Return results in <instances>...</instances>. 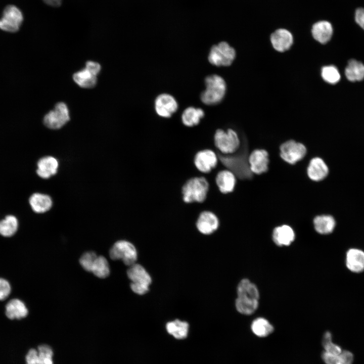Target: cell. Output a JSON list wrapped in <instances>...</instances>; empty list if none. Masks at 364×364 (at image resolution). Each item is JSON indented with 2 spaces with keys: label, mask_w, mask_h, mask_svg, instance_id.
Instances as JSON below:
<instances>
[{
  "label": "cell",
  "mask_w": 364,
  "mask_h": 364,
  "mask_svg": "<svg viewBox=\"0 0 364 364\" xmlns=\"http://www.w3.org/2000/svg\"><path fill=\"white\" fill-rule=\"evenodd\" d=\"M314 230L321 235H328L333 232L336 221L330 215H317L312 220Z\"/></svg>",
  "instance_id": "d4e9b609"
},
{
  "label": "cell",
  "mask_w": 364,
  "mask_h": 364,
  "mask_svg": "<svg viewBox=\"0 0 364 364\" xmlns=\"http://www.w3.org/2000/svg\"><path fill=\"white\" fill-rule=\"evenodd\" d=\"M5 315L10 320H20L26 317L28 309L23 301L18 298L10 300L5 305Z\"/></svg>",
  "instance_id": "7402d4cb"
},
{
  "label": "cell",
  "mask_w": 364,
  "mask_h": 364,
  "mask_svg": "<svg viewBox=\"0 0 364 364\" xmlns=\"http://www.w3.org/2000/svg\"><path fill=\"white\" fill-rule=\"evenodd\" d=\"M204 114L203 110L201 108L189 107L182 113V122L186 126H194L199 124L200 119L204 117Z\"/></svg>",
  "instance_id": "83f0119b"
},
{
  "label": "cell",
  "mask_w": 364,
  "mask_h": 364,
  "mask_svg": "<svg viewBox=\"0 0 364 364\" xmlns=\"http://www.w3.org/2000/svg\"><path fill=\"white\" fill-rule=\"evenodd\" d=\"M218 158L216 153L211 149L206 148L197 151L193 158L196 169L201 173L209 174L218 165Z\"/></svg>",
  "instance_id": "9c48e42d"
},
{
  "label": "cell",
  "mask_w": 364,
  "mask_h": 364,
  "mask_svg": "<svg viewBox=\"0 0 364 364\" xmlns=\"http://www.w3.org/2000/svg\"><path fill=\"white\" fill-rule=\"evenodd\" d=\"M307 154L306 147L294 140H289L279 146V156L286 163L295 165L302 160Z\"/></svg>",
  "instance_id": "5b68a950"
},
{
  "label": "cell",
  "mask_w": 364,
  "mask_h": 364,
  "mask_svg": "<svg viewBox=\"0 0 364 364\" xmlns=\"http://www.w3.org/2000/svg\"><path fill=\"white\" fill-rule=\"evenodd\" d=\"M29 202L32 210L38 213L48 211L53 205L52 200L49 195L37 193L30 196Z\"/></svg>",
  "instance_id": "484cf974"
},
{
  "label": "cell",
  "mask_w": 364,
  "mask_h": 364,
  "mask_svg": "<svg viewBox=\"0 0 364 364\" xmlns=\"http://www.w3.org/2000/svg\"><path fill=\"white\" fill-rule=\"evenodd\" d=\"M323 345L325 349L324 351L333 354L338 355L342 351L339 345L333 342L332 334L329 331L324 334Z\"/></svg>",
  "instance_id": "d590c367"
},
{
  "label": "cell",
  "mask_w": 364,
  "mask_h": 364,
  "mask_svg": "<svg viewBox=\"0 0 364 364\" xmlns=\"http://www.w3.org/2000/svg\"><path fill=\"white\" fill-rule=\"evenodd\" d=\"M37 165L38 175L42 178H49L57 173L59 163L55 157L46 156L40 159Z\"/></svg>",
  "instance_id": "cb8c5ba5"
},
{
  "label": "cell",
  "mask_w": 364,
  "mask_h": 364,
  "mask_svg": "<svg viewBox=\"0 0 364 364\" xmlns=\"http://www.w3.org/2000/svg\"><path fill=\"white\" fill-rule=\"evenodd\" d=\"M345 264L348 270L354 273L364 271V251L358 248H350L346 253Z\"/></svg>",
  "instance_id": "44dd1931"
},
{
  "label": "cell",
  "mask_w": 364,
  "mask_h": 364,
  "mask_svg": "<svg viewBox=\"0 0 364 364\" xmlns=\"http://www.w3.org/2000/svg\"><path fill=\"white\" fill-rule=\"evenodd\" d=\"M189 324L187 322L175 320L166 324L167 332L177 339H183L187 337L189 332Z\"/></svg>",
  "instance_id": "f546056e"
},
{
  "label": "cell",
  "mask_w": 364,
  "mask_h": 364,
  "mask_svg": "<svg viewBox=\"0 0 364 364\" xmlns=\"http://www.w3.org/2000/svg\"><path fill=\"white\" fill-rule=\"evenodd\" d=\"M270 39L274 49L279 52L288 50L293 43L292 33L284 28L276 30L271 34Z\"/></svg>",
  "instance_id": "d6986e66"
},
{
  "label": "cell",
  "mask_w": 364,
  "mask_h": 364,
  "mask_svg": "<svg viewBox=\"0 0 364 364\" xmlns=\"http://www.w3.org/2000/svg\"><path fill=\"white\" fill-rule=\"evenodd\" d=\"M53 351L47 344L38 346L37 349H30L26 355V364H54Z\"/></svg>",
  "instance_id": "2e32d148"
},
{
  "label": "cell",
  "mask_w": 364,
  "mask_h": 364,
  "mask_svg": "<svg viewBox=\"0 0 364 364\" xmlns=\"http://www.w3.org/2000/svg\"><path fill=\"white\" fill-rule=\"evenodd\" d=\"M345 74L350 81H361L364 79V65L359 61L351 59L345 68Z\"/></svg>",
  "instance_id": "f1b7e54d"
},
{
  "label": "cell",
  "mask_w": 364,
  "mask_h": 364,
  "mask_svg": "<svg viewBox=\"0 0 364 364\" xmlns=\"http://www.w3.org/2000/svg\"><path fill=\"white\" fill-rule=\"evenodd\" d=\"M272 239L278 246H288L295 239V233L293 228L286 224L275 227L272 232Z\"/></svg>",
  "instance_id": "ffe728a7"
},
{
  "label": "cell",
  "mask_w": 364,
  "mask_h": 364,
  "mask_svg": "<svg viewBox=\"0 0 364 364\" xmlns=\"http://www.w3.org/2000/svg\"><path fill=\"white\" fill-rule=\"evenodd\" d=\"M322 356L326 364H341L339 354L335 355L324 351Z\"/></svg>",
  "instance_id": "f35d334b"
},
{
  "label": "cell",
  "mask_w": 364,
  "mask_h": 364,
  "mask_svg": "<svg viewBox=\"0 0 364 364\" xmlns=\"http://www.w3.org/2000/svg\"><path fill=\"white\" fill-rule=\"evenodd\" d=\"M127 275L131 281L130 288L133 292L143 295L149 291L152 279L143 266L138 263L131 265L127 270Z\"/></svg>",
  "instance_id": "8992f818"
},
{
  "label": "cell",
  "mask_w": 364,
  "mask_h": 364,
  "mask_svg": "<svg viewBox=\"0 0 364 364\" xmlns=\"http://www.w3.org/2000/svg\"><path fill=\"white\" fill-rule=\"evenodd\" d=\"M321 76L327 82L334 84L340 79V74L338 69L334 65L326 66L321 70Z\"/></svg>",
  "instance_id": "e575fe53"
},
{
  "label": "cell",
  "mask_w": 364,
  "mask_h": 364,
  "mask_svg": "<svg viewBox=\"0 0 364 364\" xmlns=\"http://www.w3.org/2000/svg\"><path fill=\"white\" fill-rule=\"evenodd\" d=\"M93 272L99 278H105L110 274V268L106 258L103 256H98L92 269Z\"/></svg>",
  "instance_id": "836d02e7"
},
{
  "label": "cell",
  "mask_w": 364,
  "mask_h": 364,
  "mask_svg": "<svg viewBox=\"0 0 364 364\" xmlns=\"http://www.w3.org/2000/svg\"><path fill=\"white\" fill-rule=\"evenodd\" d=\"M251 329L252 332L259 337H267L274 330L272 325L263 317L254 319L252 322Z\"/></svg>",
  "instance_id": "4dcf8cb0"
},
{
  "label": "cell",
  "mask_w": 364,
  "mask_h": 364,
  "mask_svg": "<svg viewBox=\"0 0 364 364\" xmlns=\"http://www.w3.org/2000/svg\"><path fill=\"white\" fill-rule=\"evenodd\" d=\"M70 120L69 112L63 102L57 103L54 109L47 113L43 118L45 126L52 129H58Z\"/></svg>",
  "instance_id": "8fae6325"
},
{
  "label": "cell",
  "mask_w": 364,
  "mask_h": 364,
  "mask_svg": "<svg viewBox=\"0 0 364 364\" xmlns=\"http://www.w3.org/2000/svg\"><path fill=\"white\" fill-rule=\"evenodd\" d=\"M237 297L258 300L259 290L256 286L247 279H242L237 287Z\"/></svg>",
  "instance_id": "4316f807"
},
{
  "label": "cell",
  "mask_w": 364,
  "mask_h": 364,
  "mask_svg": "<svg viewBox=\"0 0 364 364\" xmlns=\"http://www.w3.org/2000/svg\"><path fill=\"white\" fill-rule=\"evenodd\" d=\"M214 145L217 152L224 155L232 154L240 148L241 141L237 132L232 128L226 131L217 129L214 135Z\"/></svg>",
  "instance_id": "277c9868"
},
{
  "label": "cell",
  "mask_w": 364,
  "mask_h": 364,
  "mask_svg": "<svg viewBox=\"0 0 364 364\" xmlns=\"http://www.w3.org/2000/svg\"><path fill=\"white\" fill-rule=\"evenodd\" d=\"M258 300L237 297L235 306L237 311L241 314L250 315L253 313L258 307Z\"/></svg>",
  "instance_id": "d6a6232c"
},
{
  "label": "cell",
  "mask_w": 364,
  "mask_h": 364,
  "mask_svg": "<svg viewBox=\"0 0 364 364\" xmlns=\"http://www.w3.org/2000/svg\"><path fill=\"white\" fill-rule=\"evenodd\" d=\"M43 1L46 4H47L49 6H51L52 7H59L61 5L62 0H43Z\"/></svg>",
  "instance_id": "b9f144b4"
},
{
  "label": "cell",
  "mask_w": 364,
  "mask_h": 364,
  "mask_svg": "<svg viewBox=\"0 0 364 364\" xmlns=\"http://www.w3.org/2000/svg\"><path fill=\"white\" fill-rule=\"evenodd\" d=\"M18 228L17 218L14 215H7L0 221V235L4 237H11L16 234Z\"/></svg>",
  "instance_id": "1f68e13d"
},
{
  "label": "cell",
  "mask_w": 364,
  "mask_h": 364,
  "mask_svg": "<svg viewBox=\"0 0 364 364\" xmlns=\"http://www.w3.org/2000/svg\"><path fill=\"white\" fill-rule=\"evenodd\" d=\"M11 291L12 287L10 282L6 279L0 278V301L6 300Z\"/></svg>",
  "instance_id": "74e56055"
},
{
  "label": "cell",
  "mask_w": 364,
  "mask_h": 364,
  "mask_svg": "<svg viewBox=\"0 0 364 364\" xmlns=\"http://www.w3.org/2000/svg\"><path fill=\"white\" fill-rule=\"evenodd\" d=\"M101 69L98 63L88 61L86 62L84 68L73 74V79L81 87L92 88L97 84V75Z\"/></svg>",
  "instance_id": "30bf717a"
},
{
  "label": "cell",
  "mask_w": 364,
  "mask_h": 364,
  "mask_svg": "<svg viewBox=\"0 0 364 364\" xmlns=\"http://www.w3.org/2000/svg\"><path fill=\"white\" fill-rule=\"evenodd\" d=\"M109 255L112 260L121 259L125 265L129 266L135 263L138 257L134 246L125 240L115 243L110 250Z\"/></svg>",
  "instance_id": "ba28073f"
},
{
  "label": "cell",
  "mask_w": 364,
  "mask_h": 364,
  "mask_svg": "<svg viewBox=\"0 0 364 364\" xmlns=\"http://www.w3.org/2000/svg\"><path fill=\"white\" fill-rule=\"evenodd\" d=\"M205 83L206 88L201 93V101L207 105H214L221 102L226 90L224 79L218 75L212 74L206 77Z\"/></svg>",
  "instance_id": "3957f363"
},
{
  "label": "cell",
  "mask_w": 364,
  "mask_h": 364,
  "mask_svg": "<svg viewBox=\"0 0 364 364\" xmlns=\"http://www.w3.org/2000/svg\"><path fill=\"white\" fill-rule=\"evenodd\" d=\"M236 57V51L228 42L221 41L210 49L208 59L210 64L216 66L231 65Z\"/></svg>",
  "instance_id": "52a82bcc"
},
{
  "label": "cell",
  "mask_w": 364,
  "mask_h": 364,
  "mask_svg": "<svg viewBox=\"0 0 364 364\" xmlns=\"http://www.w3.org/2000/svg\"><path fill=\"white\" fill-rule=\"evenodd\" d=\"M341 364H352L353 361L352 353L348 350H343L339 354Z\"/></svg>",
  "instance_id": "ab89813d"
},
{
  "label": "cell",
  "mask_w": 364,
  "mask_h": 364,
  "mask_svg": "<svg viewBox=\"0 0 364 364\" xmlns=\"http://www.w3.org/2000/svg\"><path fill=\"white\" fill-rule=\"evenodd\" d=\"M248 161L250 169L254 174H262L268 170L269 153L264 149H255L249 154Z\"/></svg>",
  "instance_id": "4fadbf2b"
},
{
  "label": "cell",
  "mask_w": 364,
  "mask_h": 364,
  "mask_svg": "<svg viewBox=\"0 0 364 364\" xmlns=\"http://www.w3.org/2000/svg\"><path fill=\"white\" fill-rule=\"evenodd\" d=\"M219 223V219L214 212L204 210L199 213L197 218L196 226L200 233L208 235L218 229Z\"/></svg>",
  "instance_id": "5bb4252c"
},
{
  "label": "cell",
  "mask_w": 364,
  "mask_h": 364,
  "mask_svg": "<svg viewBox=\"0 0 364 364\" xmlns=\"http://www.w3.org/2000/svg\"><path fill=\"white\" fill-rule=\"evenodd\" d=\"M23 20L22 13L17 7L7 6L0 19V29L7 32H15L19 29Z\"/></svg>",
  "instance_id": "7c38bea8"
},
{
  "label": "cell",
  "mask_w": 364,
  "mask_h": 364,
  "mask_svg": "<svg viewBox=\"0 0 364 364\" xmlns=\"http://www.w3.org/2000/svg\"><path fill=\"white\" fill-rule=\"evenodd\" d=\"M209 189L210 183L205 176L191 177L181 187L182 200L186 204L203 203L207 199Z\"/></svg>",
  "instance_id": "7a4b0ae2"
},
{
  "label": "cell",
  "mask_w": 364,
  "mask_h": 364,
  "mask_svg": "<svg viewBox=\"0 0 364 364\" xmlns=\"http://www.w3.org/2000/svg\"><path fill=\"white\" fill-rule=\"evenodd\" d=\"M98 255L93 251L84 253L79 259V263L86 271L91 272L94 263Z\"/></svg>",
  "instance_id": "8d00e7d4"
},
{
  "label": "cell",
  "mask_w": 364,
  "mask_h": 364,
  "mask_svg": "<svg viewBox=\"0 0 364 364\" xmlns=\"http://www.w3.org/2000/svg\"><path fill=\"white\" fill-rule=\"evenodd\" d=\"M178 108L175 98L168 94H161L155 101V109L157 114L164 118L170 117Z\"/></svg>",
  "instance_id": "9a60e30c"
},
{
  "label": "cell",
  "mask_w": 364,
  "mask_h": 364,
  "mask_svg": "<svg viewBox=\"0 0 364 364\" xmlns=\"http://www.w3.org/2000/svg\"><path fill=\"white\" fill-rule=\"evenodd\" d=\"M214 182L219 192L226 195L234 191L237 179L232 171L225 169L217 172L214 177Z\"/></svg>",
  "instance_id": "e0dca14e"
},
{
  "label": "cell",
  "mask_w": 364,
  "mask_h": 364,
  "mask_svg": "<svg viewBox=\"0 0 364 364\" xmlns=\"http://www.w3.org/2000/svg\"><path fill=\"white\" fill-rule=\"evenodd\" d=\"M246 147L245 150H239L236 153L224 155L217 152L218 160L224 167L232 171L237 179L240 180L253 178L254 174L251 172L248 161L249 154Z\"/></svg>",
  "instance_id": "6da1fadb"
},
{
  "label": "cell",
  "mask_w": 364,
  "mask_h": 364,
  "mask_svg": "<svg viewBox=\"0 0 364 364\" xmlns=\"http://www.w3.org/2000/svg\"><path fill=\"white\" fill-rule=\"evenodd\" d=\"M306 173L308 178L314 182L324 179L329 173V168L324 160L319 157H314L309 161Z\"/></svg>",
  "instance_id": "ac0fdd59"
},
{
  "label": "cell",
  "mask_w": 364,
  "mask_h": 364,
  "mask_svg": "<svg viewBox=\"0 0 364 364\" xmlns=\"http://www.w3.org/2000/svg\"><path fill=\"white\" fill-rule=\"evenodd\" d=\"M333 32V27L328 21H320L314 23L311 29L313 38L318 42L325 44L331 38Z\"/></svg>",
  "instance_id": "603a6c76"
},
{
  "label": "cell",
  "mask_w": 364,
  "mask_h": 364,
  "mask_svg": "<svg viewBox=\"0 0 364 364\" xmlns=\"http://www.w3.org/2000/svg\"><path fill=\"white\" fill-rule=\"evenodd\" d=\"M354 19L356 23L364 30V8L360 7L356 10Z\"/></svg>",
  "instance_id": "60d3db41"
}]
</instances>
